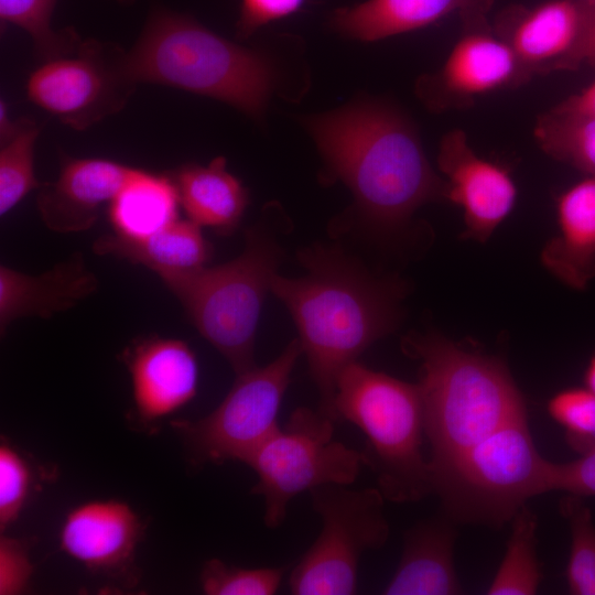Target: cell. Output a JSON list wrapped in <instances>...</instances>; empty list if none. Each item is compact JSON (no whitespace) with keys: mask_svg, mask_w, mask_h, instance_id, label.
I'll return each instance as SVG.
<instances>
[{"mask_svg":"<svg viewBox=\"0 0 595 595\" xmlns=\"http://www.w3.org/2000/svg\"><path fill=\"white\" fill-rule=\"evenodd\" d=\"M589 0H550L509 7L493 28L532 77L585 63Z\"/></svg>","mask_w":595,"mask_h":595,"instance_id":"13","label":"cell"},{"mask_svg":"<svg viewBox=\"0 0 595 595\" xmlns=\"http://www.w3.org/2000/svg\"><path fill=\"white\" fill-rule=\"evenodd\" d=\"M33 566L29 547L19 539H0V594L18 595L24 593L30 584Z\"/></svg>","mask_w":595,"mask_h":595,"instance_id":"33","label":"cell"},{"mask_svg":"<svg viewBox=\"0 0 595 595\" xmlns=\"http://www.w3.org/2000/svg\"><path fill=\"white\" fill-rule=\"evenodd\" d=\"M18 120H12L9 116L8 107L4 100L0 102V143L9 140L17 129Z\"/></svg>","mask_w":595,"mask_h":595,"instance_id":"38","label":"cell"},{"mask_svg":"<svg viewBox=\"0 0 595 595\" xmlns=\"http://www.w3.org/2000/svg\"><path fill=\"white\" fill-rule=\"evenodd\" d=\"M39 125L18 119L13 136L0 149V215H7L32 190L42 183L34 173V147L40 133Z\"/></svg>","mask_w":595,"mask_h":595,"instance_id":"28","label":"cell"},{"mask_svg":"<svg viewBox=\"0 0 595 595\" xmlns=\"http://www.w3.org/2000/svg\"><path fill=\"white\" fill-rule=\"evenodd\" d=\"M447 517V516H446ZM450 518L421 521L404 533L403 550L387 595H454L463 593L454 567L456 532Z\"/></svg>","mask_w":595,"mask_h":595,"instance_id":"21","label":"cell"},{"mask_svg":"<svg viewBox=\"0 0 595 595\" xmlns=\"http://www.w3.org/2000/svg\"><path fill=\"white\" fill-rule=\"evenodd\" d=\"M589 1L595 2V0H589Z\"/></svg>","mask_w":595,"mask_h":595,"instance_id":"41","label":"cell"},{"mask_svg":"<svg viewBox=\"0 0 595 595\" xmlns=\"http://www.w3.org/2000/svg\"><path fill=\"white\" fill-rule=\"evenodd\" d=\"M132 170L108 159L61 154L56 180L39 187L36 206L42 221L60 234L91 228Z\"/></svg>","mask_w":595,"mask_h":595,"instance_id":"16","label":"cell"},{"mask_svg":"<svg viewBox=\"0 0 595 595\" xmlns=\"http://www.w3.org/2000/svg\"><path fill=\"white\" fill-rule=\"evenodd\" d=\"M57 1L0 0L1 23L25 31L42 62L72 54L83 40L73 28L55 30L52 26Z\"/></svg>","mask_w":595,"mask_h":595,"instance_id":"27","label":"cell"},{"mask_svg":"<svg viewBox=\"0 0 595 595\" xmlns=\"http://www.w3.org/2000/svg\"><path fill=\"white\" fill-rule=\"evenodd\" d=\"M556 107L571 112L595 116V80L582 91L556 105Z\"/></svg>","mask_w":595,"mask_h":595,"instance_id":"36","label":"cell"},{"mask_svg":"<svg viewBox=\"0 0 595 595\" xmlns=\"http://www.w3.org/2000/svg\"><path fill=\"white\" fill-rule=\"evenodd\" d=\"M511 531L488 595H532L541 582L537 556V517L527 505L511 519Z\"/></svg>","mask_w":595,"mask_h":595,"instance_id":"26","label":"cell"},{"mask_svg":"<svg viewBox=\"0 0 595 595\" xmlns=\"http://www.w3.org/2000/svg\"><path fill=\"white\" fill-rule=\"evenodd\" d=\"M494 0H366L331 14L332 29L360 42H375L458 14L463 25L487 22Z\"/></svg>","mask_w":595,"mask_h":595,"instance_id":"19","label":"cell"},{"mask_svg":"<svg viewBox=\"0 0 595 595\" xmlns=\"http://www.w3.org/2000/svg\"><path fill=\"white\" fill-rule=\"evenodd\" d=\"M549 415L564 430V439L578 455L595 450V393L585 386L569 387L548 401Z\"/></svg>","mask_w":595,"mask_h":595,"instance_id":"30","label":"cell"},{"mask_svg":"<svg viewBox=\"0 0 595 595\" xmlns=\"http://www.w3.org/2000/svg\"><path fill=\"white\" fill-rule=\"evenodd\" d=\"M167 174L188 219L219 235H230L239 226L249 193L227 170L224 156L213 159L207 165L182 164Z\"/></svg>","mask_w":595,"mask_h":595,"instance_id":"22","label":"cell"},{"mask_svg":"<svg viewBox=\"0 0 595 595\" xmlns=\"http://www.w3.org/2000/svg\"><path fill=\"white\" fill-rule=\"evenodd\" d=\"M302 354L299 338L293 339L271 363L237 375L231 389L209 414L196 421L173 422L196 463L244 462L280 426L281 403Z\"/></svg>","mask_w":595,"mask_h":595,"instance_id":"10","label":"cell"},{"mask_svg":"<svg viewBox=\"0 0 595 595\" xmlns=\"http://www.w3.org/2000/svg\"><path fill=\"white\" fill-rule=\"evenodd\" d=\"M305 0H240L236 23L239 40L250 37L262 26L286 18L303 6Z\"/></svg>","mask_w":595,"mask_h":595,"instance_id":"34","label":"cell"},{"mask_svg":"<svg viewBox=\"0 0 595 595\" xmlns=\"http://www.w3.org/2000/svg\"><path fill=\"white\" fill-rule=\"evenodd\" d=\"M325 171L351 192L363 218L401 227L421 206L446 199V183L430 164L413 122L391 104L359 99L305 116Z\"/></svg>","mask_w":595,"mask_h":595,"instance_id":"1","label":"cell"},{"mask_svg":"<svg viewBox=\"0 0 595 595\" xmlns=\"http://www.w3.org/2000/svg\"><path fill=\"white\" fill-rule=\"evenodd\" d=\"M282 256L275 237L260 223L246 230L244 249L235 259L158 275L236 375L256 366L257 327Z\"/></svg>","mask_w":595,"mask_h":595,"instance_id":"6","label":"cell"},{"mask_svg":"<svg viewBox=\"0 0 595 595\" xmlns=\"http://www.w3.org/2000/svg\"><path fill=\"white\" fill-rule=\"evenodd\" d=\"M142 522L125 501L82 502L65 516L58 532L60 549L93 572L115 573L132 561Z\"/></svg>","mask_w":595,"mask_h":595,"instance_id":"17","label":"cell"},{"mask_svg":"<svg viewBox=\"0 0 595 595\" xmlns=\"http://www.w3.org/2000/svg\"><path fill=\"white\" fill-rule=\"evenodd\" d=\"M298 258L306 273L286 278L277 272L270 291L285 305L299 331L320 393L318 409L336 420L337 378L396 328L401 286L376 278L337 247L315 245L302 249Z\"/></svg>","mask_w":595,"mask_h":595,"instance_id":"2","label":"cell"},{"mask_svg":"<svg viewBox=\"0 0 595 595\" xmlns=\"http://www.w3.org/2000/svg\"><path fill=\"white\" fill-rule=\"evenodd\" d=\"M551 467L534 445L526 413L456 457L433 478L432 491L451 520L498 529L530 498L551 491Z\"/></svg>","mask_w":595,"mask_h":595,"instance_id":"7","label":"cell"},{"mask_svg":"<svg viewBox=\"0 0 595 595\" xmlns=\"http://www.w3.org/2000/svg\"><path fill=\"white\" fill-rule=\"evenodd\" d=\"M584 386L595 393V351L591 355L583 374Z\"/></svg>","mask_w":595,"mask_h":595,"instance_id":"39","label":"cell"},{"mask_svg":"<svg viewBox=\"0 0 595 595\" xmlns=\"http://www.w3.org/2000/svg\"><path fill=\"white\" fill-rule=\"evenodd\" d=\"M93 250L100 256L142 264L158 275L204 267L213 255L202 227L191 219L180 218L142 239L105 234L95 240Z\"/></svg>","mask_w":595,"mask_h":595,"instance_id":"23","label":"cell"},{"mask_svg":"<svg viewBox=\"0 0 595 595\" xmlns=\"http://www.w3.org/2000/svg\"><path fill=\"white\" fill-rule=\"evenodd\" d=\"M136 87L127 51L95 39L82 40L69 55L42 62L25 86L32 104L75 130L120 111Z\"/></svg>","mask_w":595,"mask_h":595,"instance_id":"11","label":"cell"},{"mask_svg":"<svg viewBox=\"0 0 595 595\" xmlns=\"http://www.w3.org/2000/svg\"><path fill=\"white\" fill-rule=\"evenodd\" d=\"M120 3H123V4H129V3H132L134 0H116Z\"/></svg>","mask_w":595,"mask_h":595,"instance_id":"40","label":"cell"},{"mask_svg":"<svg viewBox=\"0 0 595 595\" xmlns=\"http://www.w3.org/2000/svg\"><path fill=\"white\" fill-rule=\"evenodd\" d=\"M530 78L509 45L485 22L464 25L441 68L422 75L415 93L430 110L444 111L467 108L479 96Z\"/></svg>","mask_w":595,"mask_h":595,"instance_id":"12","label":"cell"},{"mask_svg":"<svg viewBox=\"0 0 595 595\" xmlns=\"http://www.w3.org/2000/svg\"><path fill=\"white\" fill-rule=\"evenodd\" d=\"M591 2L585 40V63H595V2Z\"/></svg>","mask_w":595,"mask_h":595,"instance_id":"37","label":"cell"},{"mask_svg":"<svg viewBox=\"0 0 595 595\" xmlns=\"http://www.w3.org/2000/svg\"><path fill=\"white\" fill-rule=\"evenodd\" d=\"M120 359L130 374L134 409L142 422L173 414L196 394L198 364L183 340L138 338L122 350Z\"/></svg>","mask_w":595,"mask_h":595,"instance_id":"15","label":"cell"},{"mask_svg":"<svg viewBox=\"0 0 595 595\" xmlns=\"http://www.w3.org/2000/svg\"><path fill=\"white\" fill-rule=\"evenodd\" d=\"M132 80L181 89L261 119L279 90L274 57L209 30L191 15L155 8L127 51Z\"/></svg>","mask_w":595,"mask_h":595,"instance_id":"3","label":"cell"},{"mask_svg":"<svg viewBox=\"0 0 595 595\" xmlns=\"http://www.w3.org/2000/svg\"><path fill=\"white\" fill-rule=\"evenodd\" d=\"M558 234L543 247V267L563 284L585 290L595 279V175H586L556 199Z\"/></svg>","mask_w":595,"mask_h":595,"instance_id":"20","label":"cell"},{"mask_svg":"<svg viewBox=\"0 0 595 595\" xmlns=\"http://www.w3.org/2000/svg\"><path fill=\"white\" fill-rule=\"evenodd\" d=\"M335 421L320 409L300 407L242 462L258 476L252 493L263 497L268 528L281 526L295 496L356 480L364 465L361 451L334 437Z\"/></svg>","mask_w":595,"mask_h":595,"instance_id":"8","label":"cell"},{"mask_svg":"<svg viewBox=\"0 0 595 595\" xmlns=\"http://www.w3.org/2000/svg\"><path fill=\"white\" fill-rule=\"evenodd\" d=\"M34 484L31 463L9 442L0 444V530L21 515Z\"/></svg>","mask_w":595,"mask_h":595,"instance_id":"32","label":"cell"},{"mask_svg":"<svg viewBox=\"0 0 595 595\" xmlns=\"http://www.w3.org/2000/svg\"><path fill=\"white\" fill-rule=\"evenodd\" d=\"M402 348L419 361L432 480L470 446L527 413L524 398L499 358L439 333L410 334Z\"/></svg>","mask_w":595,"mask_h":595,"instance_id":"4","label":"cell"},{"mask_svg":"<svg viewBox=\"0 0 595 595\" xmlns=\"http://www.w3.org/2000/svg\"><path fill=\"white\" fill-rule=\"evenodd\" d=\"M322 529L291 571L294 595H351L357 592L363 554L385 545L389 523L378 487L350 489L323 485L310 491Z\"/></svg>","mask_w":595,"mask_h":595,"instance_id":"9","label":"cell"},{"mask_svg":"<svg viewBox=\"0 0 595 595\" xmlns=\"http://www.w3.org/2000/svg\"><path fill=\"white\" fill-rule=\"evenodd\" d=\"M437 166L446 183V201L461 207L462 236L487 241L509 216L517 186L509 172L474 152L465 132L454 129L440 142Z\"/></svg>","mask_w":595,"mask_h":595,"instance_id":"14","label":"cell"},{"mask_svg":"<svg viewBox=\"0 0 595 595\" xmlns=\"http://www.w3.org/2000/svg\"><path fill=\"white\" fill-rule=\"evenodd\" d=\"M534 138L552 159L595 175V116L555 106L537 119Z\"/></svg>","mask_w":595,"mask_h":595,"instance_id":"25","label":"cell"},{"mask_svg":"<svg viewBox=\"0 0 595 595\" xmlns=\"http://www.w3.org/2000/svg\"><path fill=\"white\" fill-rule=\"evenodd\" d=\"M581 497L595 496V450L567 463H552L551 491Z\"/></svg>","mask_w":595,"mask_h":595,"instance_id":"35","label":"cell"},{"mask_svg":"<svg viewBox=\"0 0 595 595\" xmlns=\"http://www.w3.org/2000/svg\"><path fill=\"white\" fill-rule=\"evenodd\" d=\"M99 282L80 252L50 270L30 275L6 264L0 266V333L22 317L50 318L74 307L95 293Z\"/></svg>","mask_w":595,"mask_h":595,"instance_id":"18","label":"cell"},{"mask_svg":"<svg viewBox=\"0 0 595 595\" xmlns=\"http://www.w3.org/2000/svg\"><path fill=\"white\" fill-rule=\"evenodd\" d=\"M560 512L571 533L566 583L570 594L595 595V523L583 497L566 494L560 500Z\"/></svg>","mask_w":595,"mask_h":595,"instance_id":"29","label":"cell"},{"mask_svg":"<svg viewBox=\"0 0 595 595\" xmlns=\"http://www.w3.org/2000/svg\"><path fill=\"white\" fill-rule=\"evenodd\" d=\"M334 414L365 435L364 465L376 476L386 499L413 502L432 494L430 464L422 450L425 431L418 383L353 361L337 378Z\"/></svg>","mask_w":595,"mask_h":595,"instance_id":"5","label":"cell"},{"mask_svg":"<svg viewBox=\"0 0 595 595\" xmlns=\"http://www.w3.org/2000/svg\"><path fill=\"white\" fill-rule=\"evenodd\" d=\"M283 575L284 567L247 569L212 559L203 566L199 582L207 595H272Z\"/></svg>","mask_w":595,"mask_h":595,"instance_id":"31","label":"cell"},{"mask_svg":"<svg viewBox=\"0 0 595 595\" xmlns=\"http://www.w3.org/2000/svg\"><path fill=\"white\" fill-rule=\"evenodd\" d=\"M178 195L167 173L138 167L108 204L112 232L127 239H142L178 218Z\"/></svg>","mask_w":595,"mask_h":595,"instance_id":"24","label":"cell"}]
</instances>
